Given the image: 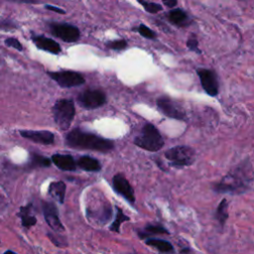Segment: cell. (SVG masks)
I'll return each mask as SVG.
<instances>
[{"mask_svg": "<svg viewBox=\"0 0 254 254\" xmlns=\"http://www.w3.org/2000/svg\"><path fill=\"white\" fill-rule=\"evenodd\" d=\"M254 182V172L249 160H244L231 169L219 182L213 186L218 193L241 194L247 191Z\"/></svg>", "mask_w": 254, "mask_h": 254, "instance_id": "obj_1", "label": "cell"}, {"mask_svg": "<svg viewBox=\"0 0 254 254\" xmlns=\"http://www.w3.org/2000/svg\"><path fill=\"white\" fill-rule=\"evenodd\" d=\"M65 144L71 148L94 150L99 152H109L114 148L112 141L93 133L82 131L79 128H75L67 133L65 136Z\"/></svg>", "mask_w": 254, "mask_h": 254, "instance_id": "obj_2", "label": "cell"}, {"mask_svg": "<svg viewBox=\"0 0 254 254\" xmlns=\"http://www.w3.org/2000/svg\"><path fill=\"white\" fill-rule=\"evenodd\" d=\"M134 144L144 150L157 152L164 147L165 142L155 125L146 123L141 130V134L134 139Z\"/></svg>", "mask_w": 254, "mask_h": 254, "instance_id": "obj_3", "label": "cell"}, {"mask_svg": "<svg viewBox=\"0 0 254 254\" xmlns=\"http://www.w3.org/2000/svg\"><path fill=\"white\" fill-rule=\"evenodd\" d=\"M54 119L58 127L64 131L67 130L75 114L74 103L71 99H60L53 107Z\"/></svg>", "mask_w": 254, "mask_h": 254, "instance_id": "obj_4", "label": "cell"}, {"mask_svg": "<svg viewBox=\"0 0 254 254\" xmlns=\"http://www.w3.org/2000/svg\"><path fill=\"white\" fill-rule=\"evenodd\" d=\"M167 160L174 167H187L193 164L195 160V152L190 146H175L165 153Z\"/></svg>", "mask_w": 254, "mask_h": 254, "instance_id": "obj_5", "label": "cell"}, {"mask_svg": "<svg viewBox=\"0 0 254 254\" xmlns=\"http://www.w3.org/2000/svg\"><path fill=\"white\" fill-rule=\"evenodd\" d=\"M157 106L163 114L170 118L181 121L187 120V114L184 107L179 102L168 96L159 97L157 99Z\"/></svg>", "mask_w": 254, "mask_h": 254, "instance_id": "obj_6", "label": "cell"}, {"mask_svg": "<svg viewBox=\"0 0 254 254\" xmlns=\"http://www.w3.org/2000/svg\"><path fill=\"white\" fill-rule=\"evenodd\" d=\"M48 75L54 79L60 86L69 88L78 86L84 83V77L73 70H59V71H48Z\"/></svg>", "mask_w": 254, "mask_h": 254, "instance_id": "obj_7", "label": "cell"}, {"mask_svg": "<svg viewBox=\"0 0 254 254\" xmlns=\"http://www.w3.org/2000/svg\"><path fill=\"white\" fill-rule=\"evenodd\" d=\"M80 106L86 109H94L106 102L105 93L100 89H87L82 91L77 98Z\"/></svg>", "mask_w": 254, "mask_h": 254, "instance_id": "obj_8", "label": "cell"}, {"mask_svg": "<svg viewBox=\"0 0 254 254\" xmlns=\"http://www.w3.org/2000/svg\"><path fill=\"white\" fill-rule=\"evenodd\" d=\"M196 73L200 79L203 90L210 96H216L219 90L217 74L214 70L208 68H197Z\"/></svg>", "mask_w": 254, "mask_h": 254, "instance_id": "obj_9", "label": "cell"}, {"mask_svg": "<svg viewBox=\"0 0 254 254\" xmlns=\"http://www.w3.org/2000/svg\"><path fill=\"white\" fill-rule=\"evenodd\" d=\"M51 32L56 37L67 43L76 42L80 36L79 30L75 26H72L69 24H59V23L51 24Z\"/></svg>", "mask_w": 254, "mask_h": 254, "instance_id": "obj_10", "label": "cell"}, {"mask_svg": "<svg viewBox=\"0 0 254 254\" xmlns=\"http://www.w3.org/2000/svg\"><path fill=\"white\" fill-rule=\"evenodd\" d=\"M112 186L114 190L122 195L127 201L130 203H134L135 201V194L134 190L127 179L122 174H117L112 179Z\"/></svg>", "mask_w": 254, "mask_h": 254, "instance_id": "obj_11", "label": "cell"}, {"mask_svg": "<svg viewBox=\"0 0 254 254\" xmlns=\"http://www.w3.org/2000/svg\"><path fill=\"white\" fill-rule=\"evenodd\" d=\"M43 212L47 223L52 229L56 231H63L64 229L59 218V210L54 203L43 201Z\"/></svg>", "mask_w": 254, "mask_h": 254, "instance_id": "obj_12", "label": "cell"}, {"mask_svg": "<svg viewBox=\"0 0 254 254\" xmlns=\"http://www.w3.org/2000/svg\"><path fill=\"white\" fill-rule=\"evenodd\" d=\"M20 135L35 143L50 145L55 142V134L47 130H20Z\"/></svg>", "mask_w": 254, "mask_h": 254, "instance_id": "obj_13", "label": "cell"}, {"mask_svg": "<svg viewBox=\"0 0 254 254\" xmlns=\"http://www.w3.org/2000/svg\"><path fill=\"white\" fill-rule=\"evenodd\" d=\"M34 44L40 49L46 52L58 55L61 53V46L54 40L44 37V36H35L33 37Z\"/></svg>", "mask_w": 254, "mask_h": 254, "instance_id": "obj_14", "label": "cell"}, {"mask_svg": "<svg viewBox=\"0 0 254 254\" xmlns=\"http://www.w3.org/2000/svg\"><path fill=\"white\" fill-rule=\"evenodd\" d=\"M52 162L63 171H75L76 164L74 159L70 155L55 154L51 158Z\"/></svg>", "mask_w": 254, "mask_h": 254, "instance_id": "obj_15", "label": "cell"}, {"mask_svg": "<svg viewBox=\"0 0 254 254\" xmlns=\"http://www.w3.org/2000/svg\"><path fill=\"white\" fill-rule=\"evenodd\" d=\"M65 189H66V186L64 182L56 181V182H53L50 184L48 192L53 198H55L59 202L63 203L64 201Z\"/></svg>", "mask_w": 254, "mask_h": 254, "instance_id": "obj_16", "label": "cell"}, {"mask_svg": "<svg viewBox=\"0 0 254 254\" xmlns=\"http://www.w3.org/2000/svg\"><path fill=\"white\" fill-rule=\"evenodd\" d=\"M168 18L171 23L179 27H186L190 25V18L188 14L182 9H173L169 12Z\"/></svg>", "mask_w": 254, "mask_h": 254, "instance_id": "obj_17", "label": "cell"}, {"mask_svg": "<svg viewBox=\"0 0 254 254\" xmlns=\"http://www.w3.org/2000/svg\"><path fill=\"white\" fill-rule=\"evenodd\" d=\"M77 166L86 172H98L101 169L100 163L89 156H81L77 161Z\"/></svg>", "mask_w": 254, "mask_h": 254, "instance_id": "obj_18", "label": "cell"}, {"mask_svg": "<svg viewBox=\"0 0 254 254\" xmlns=\"http://www.w3.org/2000/svg\"><path fill=\"white\" fill-rule=\"evenodd\" d=\"M31 208H32V204H27L23 207H21L20 209V217H21V221H22V225L26 228H30L33 225L36 224L37 222V218L31 213Z\"/></svg>", "mask_w": 254, "mask_h": 254, "instance_id": "obj_19", "label": "cell"}, {"mask_svg": "<svg viewBox=\"0 0 254 254\" xmlns=\"http://www.w3.org/2000/svg\"><path fill=\"white\" fill-rule=\"evenodd\" d=\"M146 244L155 248V249H157L159 252L168 253V252H173L174 251L173 245L167 240L157 239V238H148L146 240Z\"/></svg>", "mask_w": 254, "mask_h": 254, "instance_id": "obj_20", "label": "cell"}, {"mask_svg": "<svg viewBox=\"0 0 254 254\" xmlns=\"http://www.w3.org/2000/svg\"><path fill=\"white\" fill-rule=\"evenodd\" d=\"M228 218V202L226 198H223L215 211V219L218 221L219 225L221 227H223V225L225 224V221Z\"/></svg>", "mask_w": 254, "mask_h": 254, "instance_id": "obj_21", "label": "cell"}, {"mask_svg": "<svg viewBox=\"0 0 254 254\" xmlns=\"http://www.w3.org/2000/svg\"><path fill=\"white\" fill-rule=\"evenodd\" d=\"M138 234L141 239H144V238H149L154 234H169V231L162 225L148 224L143 229V231H140Z\"/></svg>", "mask_w": 254, "mask_h": 254, "instance_id": "obj_22", "label": "cell"}, {"mask_svg": "<svg viewBox=\"0 0 254 254\" xmlns=\"http://www.w3.org/2000/svg\"><path fill=\"white\" fill-rule=\"evenodd\" d=\"M31 161H30V167H50L51 166V163H52V160L47 158V157H44V156H41V155H38V154H32L31 155Z\"/></svg>", "mask_w": 254, "mask_h": 254, "instance_id": "obj_23", "label": "cell"}, {"mask_svg": "<svg viewBox=\"0 0 254 254\" xmlns=\"http://www.w3.org/2000/svg\"><path fill=\"white\" fill-rule=\"evenodd\" d=\"M116 217L114 219V221L112 222V224L110 225V230L111 231H115V232H119V228H120V224L125 221V220H128L129 217L126 216L123 211L119 208V207H116Z\"/></svg>", "mask_w": 254, "mask_h": 254, "instance_id": "obj_24", "label": "cell"}, {"mask_svg": "<svg viewBox=\"0 0 254 254\" xmlns=\"http://www.w3.org/2000/svg\"><path fill=\"white\" fill-rule=\"evenodd\" d=\"M143 7L144 9L149 12V13H152V14H155V13H158L159 11H161L163 9V7L160 5V4H157V3H153V2H147L145 0H137Z\"/></svg>", "mask_w": 254, "mask_h": 254, "instance_id": "obj_25", "label": "cell"}, {"mask_svg": "<svg viewBox=\"0 0 254 254\" xmlns=\"http://www.w3.org/2000/svg\"><path fill=\"white\" fill-rule=\"evenodd\" d=\"M137 31L139 32V34H140L141 36H143V37L146 38V39L153 40V39H155V38L157 37L156 33H155L153 30H151L149 27H147V26H145V25H143V24H141V25L138 27Z\"/></svg>", "mask_w": 254, "mask_h": 254, "instance_id": "obj_26", "label": "cell"}, {"mask_svg": "<svg viewBox=\"0 0 254 254\" xmlns=\"http://www.w3.org/2000/svg\"><path fill=\"white\" fill-rule=\"evenodd\" d=\"M107 48L112 49V50H123L127 47V42L125 40H116V41H111L106 43Z\"/></svg>", "mask_w": 254, "mask_h": 254, "instance_id": "obj_27", "label": "cell"}, {"mask_svg": "<svg viewBox=\"0 0 254 254\" xmlns=\"http://www.w3.org/2000/svg\"><path fill=\"white\" fill-rule=\"evenodd\" d=\"M187 46H188V48H189L190 51L195 52V53H197V54H200V51H199V49H198V41H197V39H196V37H195L194 35H191V36L189 38V40H188V42H187Z\"/></svg>", "mask_w": 254, "mask_h": 254, "instance_id": "obj_28", "label": "cell"}, {"mask_svg": "<svg viewBox=\"0 0 254 254\" xmlns=\"http://www.w3.org/2000/svg\"><path fill=\"white\" fill-rule=\"evenodd\" d=\"M5 44L8 46V47H11V48H14L18 51H22L23 50V46L22 44L16 39V38H8L5 40Z\"/></svg>", "mask_w": 254, "mask_h": 254, "instance_id": "obj_29", "label": "cell"}, {"mask_svg": "<svg viewBox=\"0 0 254 254\" xmlns=\"http://www.w3.org/2000/svg\"><path fill=\"white\" fill-rule=\"evenodd\" d=\"M45 8L48 9V10H50V11H54V12H57V13H60V14H64V13H65L64 10L61 9L60 7L53 6V5H48V4H47V5L45 6Z\"/></svg>", "mask_w": 254, "mask_h": 254, "instance_id": "obj_30", "label": "cell"}, {"mask_svg": "<svg viewBox=\"0 0 254 254\" xmlns=\"http://www.w3.org/2000/svg\"><path fill=\"white\" fill-rule=\"evenodd\" d=\"M163 3L167 6V7H170V8H173L177 5V0H162Z\"/></svg>", "mask_w": 254, "mask_h": 254, "instance_id": "obj_31", "label": "cell"}, {"mask_svg": "<svg viewBox=\"0 0 254 254\" xmlns=\"http://www.w3.org/2000/svg\"><path fill=\"white\" fill-rule=\"evenodd\" d=\"M186 252H190V249H183V250H181V253H186Z\"/></svg>", "mask_w": 254, "mask_h": 254, "instance_id": "obj_32", "label": "cell"}, {"mask_svg": "<svg viewBox=\"0 0 254 254\" xmlns=\"http://www.w3.org/2000/svg\"><path fill=\"white\" fill-rule=\"evenodd\" d=\"M5 253H12V254H15V252H13V251H10V250H8V251H6Z\"/></svg>", "mask_w": 254, "mask_h": 254, "instance_id": "obj_33", "label": "cell"}, {"mask_svg": "<svg viewBox=\"0 0 254 254\" xmlns=\"http://www.w3.org/2000/svg\"><path fill=\"white\" fill-rule=\"evenodd\" d=\"M239 1H242V0H239Z\"/></svg>", "mask_w": 254, "mask_h": 254, "instance_id": "obj_34", "label": "cell"}]
</instances>
